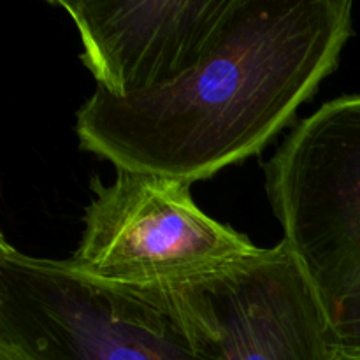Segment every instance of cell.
<instances>
[{"label":"cell","instance_id":"obj_1","mask_svg":"<svg viewBox=\"0 0 360 360\" xmlns=\"http://www.w3.org/2000/svg\"><path fill=\"white\" fill-rule=\"evenodd\" d=\"M352 11L350 0H236L185 76L129 97L95 88L76 116L81 148L190 185L260 153L336 70Z\"/></svg>","mask_w":360,"mask_h":360},{"label":"cell","instance_id":"obj_2","mask_svg":"<svg viewBox=\"0 0 360 360\" xmlns=\"http://www.w3.org/2000/svg\"><path fill=\"white\" fill-rule=\"evenodd\" d=\"M0 340L27 360H213L148 295L0 238Z\"/></svg>","mask_w":360,"mask_h":360},{"label":"cell","instance_id":"obj_3","mask_svg":"<svg viewBox=\"0 0 360 360\" xmlns=\"http://www.w3.org/2000/svg\"><path fill=\"white\" fill-rule=\"evenodd\" d=\"M283 241L333 320L360 285V94L301 120L266 164Z\"/></svg>","mask_w":360,"mask_h":360},{"label":"cell","instance_id":"obj_4","mask_svg":"<svg viewBox=\"0 0 360 360\" xmlns=\"http://www.w3.org/2000/svg\"><path fill=\"white\" fill-rule=\"evenodd\" d=\"M91 190L83 236L69 262L104 283L167 287L217 273L259 250L207 217L190 183L116 169L115 181L94 179Z\"/></svg>","mask_w":360,"mask_h":360},{"label":"cell","instance_id":"obj_5","mask_svg":"<svg viewBox=\"0 0 360 360\" xmlns=\"http://www.w3.org/2000/svg\"><path fill=\"white\" fill-rule=\"evenodd\" d=\"M141 292L213 360H333L329 315L283 239L217 273Z\"/></svg>","mask_w":360,"mask_h":360},{"label":"cell","instance_id":"obj_6","mask_svg":"<svg viewBox=\"0 0 360 360\" xmlns=\"http://www.w3.org/2000/svg\"><path fill=\"white\" fill-rule=\"evenodd\" d=\"M79 34L81 62L112 97L185 76L213 46L236 0H55Z\"/></svg>","mask_w":360,"mask_h":360},{"label":"cell","instance_id":"obj_7","mask_svg":"<svg viewBox=\"0 0 360 360\" xmlns=\"http://www.w3.org/2000/svg\"><path fill=\"white\" fill-rule=\"evenodd\" d=\"M333 360H360V285L330 320Z\"/></svg>","mask_w":360,"mask_h":360}]
</instances>
